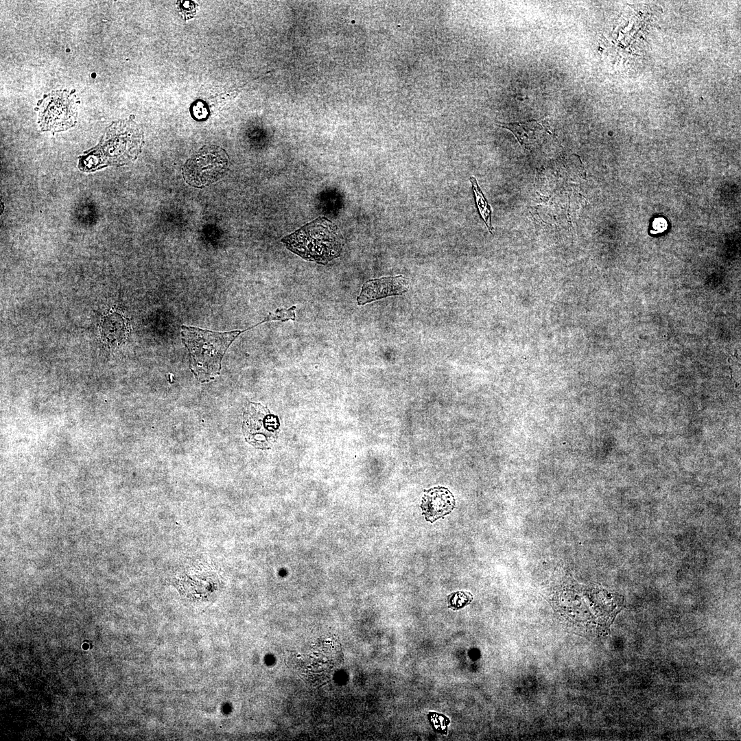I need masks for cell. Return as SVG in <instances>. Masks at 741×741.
Here are the masks:
<instances>
[{
  "label": "cell",
  "mask_w": 741,
  "mask_h": 741,
  "mask_svg": "<svg viewBox=\"0 0 741 741\" xmlns=\"http://www.w3.org/2000/svg\"><path fill=\"white\" fill-rule=\"evenodd\" d=\"M143 144V133L130 120L112 124L98 145L79 158L81 171L90 172L110 165H121L134 160Z\"/></svg>",
  "instance_id": "6da1fadb"
},
{
  "label": "cell",
  "mask_w": 741,
  "mask_h": 741,
  "mask_svg": "<svg viewBox=\"0 0 741 741\" xmlns=\"http://www.w3.org/2000/svg\"><path fill=\"white\" fill-rule=\"evenodd\" d=\"M227 167L224 150L215 145L204 146L187 161L183 176L191 185L202 187L220 179Z\"/></svg>",
  "instance_id": "277c9868"
},
{
  "label": "cell",
  "mask_w": 741,
  "mask_h": 741,
  "mask_svg": "<svg viewBox=\"0 0 741 741\" xmlns=\"http://www.w3.org/2000/svg\"><path fill=\"white\" fill-rule=\"evenodd\" d=\"M469 180H470V182H471V183L472 185L473 193H474V195H475L474 196H475V204L477 205L478 212H479L480 216L482 217V220H484V222L486 227L488 228L489 232L491 233H492V230L493 229V226L491 225V206L488 203V202H487L486 199L485 198L482 190L480 189L475 178H474L473 176H471L469 178Z\"/></svg>",
  "instance_id": "8fae6325"
},
{
  "label": "cell",
  "mask_w": 741,
  "mask_h": 741,
  "mask_svg": "<svg viewBox=\"0 0 741 741\" xmlns=\"http://www.w3.org/2000/svg\"><path fill=\"white\" fill-rule=\"evenodd\" d=\"M469 600V596L464 593H455L454 598H452L451 604L457 606H462V604L467 603Z\"/></svg>",
  "instance_id": "5bb4252c"
},
{
  "label": "cell",
  "mask_w": 741,
  "mask_h": 741,
  "mask_svg": "<svg viewBox=\"0 0 741 741\" xmlns=\"http://www.w3.org/2000/svg\"><path fill=\"white\" fill-rule=\"evenodd\" d=\"M296 307V305H293L289 309L278 308V309H277L275 310L274 312H270L268 314V316H266L264 318L263 321H261V322L259 323V325L261 324V323H263L264 322H268V321H272V320H279V321H281V322H285V321H287L289 320H296V314H295Z\"/></svg>",
  "instance_id": "7c38bea8"
},
{
  "label": "cell",
  "mask_w": 741,
  "mask_h": 741,
  "mask_svg": "<svg viewBox=\"0 0 741 741\" xmlns=\"http://www.w3.org/2000/svg\"><path fill=\"white\" fill-rule=\"evenodd\" d=\"M281 242L303 259L325 265L340 256L342 237L337 226L321 216L284 237Z\"/></svg>",
  "instance_id": "3957f363"
},
{
  "label": "cell",
  "mask_w": 741,
  "mask_h": 741,
  "mask_svg": "<svg viewBox=\"0 0 741 741\" xmlns=\"http://www.w3.org/2000/svg\"><path fill=\"white\" fill-rule=\"evenodd\" d=\"M126 329L122 317L115 314L107 317L104 322L102 333L108 342H116L125 338Z\"/></svg>",
  "instance_id": "30bf717a"
},
{
  "label": "cell",
  "mask_w": 741,
  "mask_h": 741,
  "mask_svg": "<svg viewBox=\"0 0 741 741\" xmlns=\"http://www.w3.org/2000/svg\"><path fill=\"white\" fill-rule=\"evenodd\" d=\"M245 331L217 332L182 326L181 338L189 353L190 368L200 381H208L219 374L226 351Z\"/></svg>",
  "instance_id": "7a4b0ae2"
},
{
  "label": "cell",
  "mask_w": 741,
  "mask_h": 741,
  "mask_svg": "<svg viewBox=\"0 0 741 741\" xmlns=\"http://www.w3.org/2000/svg\"><path fill=\"white\" fill-rule=\"evenodd\" d=\"M500 126L511 131L519 143L525 146L534 144L548 131L545 119L501 124Z\"/></svg>",
  "instance_id": "9c48e42d"
},
{
  "label": "cell",
  "mask_w": 741,
  "mask_h": 741,
  "mask_svg": "<svg viewBox=\"0 0 741 741\" xmlns=\"http://www.w3.org/2000/svg\"><path fill=\"white\" fill-rule=\"evenodd\" d=\"M421 507L425 519L434 522L449 513L455 507V499L448 489L438 487L427 491Z\"/></svg>",
  "instance_id": "ba28073f"
},
{
  "label": "cell",
  "mask_w": 741,
  "mask_h": 741,
  "mask_svg": "<svg viewBox=\"0 0 741 741\" xmlns=\"http://www.w3.org/2000/svg\"><path fill=\"white\" fill-rule=\"evenodd\" d=\"M77 108L75 95L68 91H54L45 97L40 107L38 122L43 131L59 132L73 126Z\"/></svg>",
  "instance_id": "5b68a950"
},
{
  "label": "cell",
  "mask_w": 741,
  "mask_h": 741,
  "mask_svg": "<svg viewBox=\"0 0 741 741\" xmlns=\"http://www.w3.org/2000/svg\"><path fill=\"white\" fill-rule=\"evenodd\" d=\"M409 280L402 275L384 277L366 281L357 297L358 305L381 299L390 296L401 295L408 289Z\"/></svg>",
  "instance_id": "52a82bcc"
},
{
  "label": "cell",
  "mask_w": 741,
  "mask_h": 741,
  "mask_svg": "<svg viewBox=\"0 0 741 741\" xmlns=\"http://www.w3.org/2000/svg\"><path fill=\"white\" fill-rule=\"evenodd\" d=\"M279 420L259 403H250L244 416L243 433L246 440L259 449H268L277 438Z\"/></svg>",
  "instance_id": "8992f818"
},
{
  "label": "cell",
  "mask_w": 741,
  "mask_h": 741,
  "mask_svg": "<svg viewBox=\"0 0 741 741\" xmlns=\"http://www.w3.org/2000/svg\"><path fill=\"white\" fill-rule=\"evenodd\" d=\"M193 113L194 114L195 119L200 120L204 119L207 115V109L204 108L202 102L195 103V105L193 108Z\"/></svg>",
  "instance_id": "4fadbf2b"
}]
</instances>
